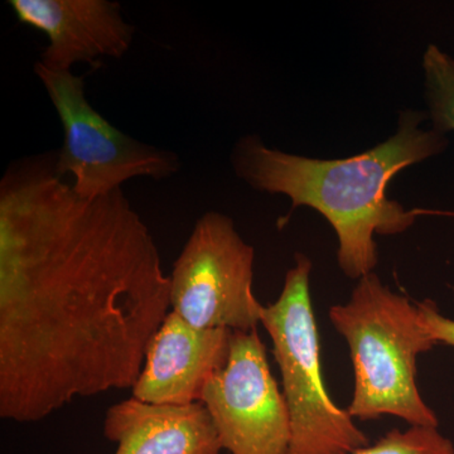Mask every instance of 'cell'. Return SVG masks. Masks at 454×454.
<instances>
[{"label":"cell","mask_w":454,"mask_h":454,"mask_svg":"<svg viewBox=\"0 0 454 454\" xmlns=\"http://www.w3.org/2000/svg\"><path fill=\"white\" fill-rule=\"evenodd\" d=\"M55 155L0 181V417L14 423L133 389L172 310L160 249L121 188L83 199Z\"/></svg>","instance_id":"6da1fadb"},{"label":"cell","mask_w":454,"mask_h":454,"mask_svg":"<svg viewBox=\"0 0 454 454\" xmlns=\"http://www.w3.org/2000/svg\"><path fill=\"white\" fill-rule=\"evenodd\" d=\"M427 119L428 113L405 110L391 138L345 160L286 153L259 136L241 137L232 149V168L254 190L289 197L293 210L309 206L319 212L336 232L340 270L360 280L378 265L373 236L402 234L417 217L387 199V184L400 170L447 148L446 136L423 129Z\"/></svg>","instance_id":"7a4b0ae2"},{"label":"cell","mask_w":454,"mask_h":454,"mask_svg":"<svg viewBox=\"0 0 454 454\" xmlns=\"http://www.w3.org/2000/svg\"><path fill=\"white\" fill-rule=\"evenodd\" d=\"M328 317L348 343L354 366L349 415L363 422L391 415L411 427L438 428L437 414L417 385L418 356L437 345L418 304L372 273L357 280L349 300L331 307Z\"/></svg>","instance_id":"3957f363"},{"label":"cell","mask_w":454,"mask_h":454,"mask_svg":"<svg viewBox=\"0 0 454 454\" xmlns=\"http://www.w3.org/2000/svg\"><path fill=\"white\" fill-rule=\"evenodd\" d=\"M310 273L309 256L295 254L294 267L286 271L282 293L262 312V325L273 343L291 419L286 454H352L369 446L370 441L325 387Z\"/></svg>","instance_id":"277c9868"},{"label":"cell","mask_w":454,"mask_h":454,"mask_svg":"<svg viewBox=\"0 0 454 454\" xmlns=\"http://www.w3.org/2000/svg\"><path fill=\"white\" fill-rule=\"evenodd\" d=\"M35 74L64 130V145L55 155L57 173L73 177L71 184L77 195L98 199L121 190L130 179L163 181L181 170L175 152L122 133L98 113L86 98L82 76L73 71H51L38 61Z\"/></svg>","instance_id":"5b68a950"},{"label":"cell","mask_w":454,"mask_h":454,"mask_svg":"<svg viewBox=\"0 0 454 454\" xmlns=\"http://www.w3.org/2000/svg\"><path fill=\"white\" fill-rule=\"evenodd\" d=\"M255 252L221 212L203 214L170 274V309L193 327L258 330L264 306L253 292Z\"/></svg>","instance_id":"8992f818"},{"label":"cell","mask_w":454,"mask_h":454,"mask_svg":"<svg viewBox=\"0 0 454 454\" xmlns=\"http://www.w3.org/2000/svg\"><path fill=\"white\" fill-rule=\"evenodd\" d=\"M202 403L230 454L288 452V408L258 330L232 331L226 365L208 382Z\"/></svg>","instance_id":"52a82bcc"},{"label":"cell","mask_w":454,"mask_h":454,"mask_svg":"<svg viewBox=\"0 0 454 454\" xmlns=\"http://www.w3.org/2000/svg\"><path fill=\"white\" fill-rule=\"evenodd\" d=\"M18 22L49 38L38 59L51 71H71L85 62L97 67L103 57L121 59L133 44L136 27L112 0H9Z\"/></svg>","instance_id":"ba28073f"},{"label":"cell","mask_w":454,"mask_h":454,"mask_svg":"<svg viewBox=\"0 0 454 454\" xmlns=\"http://www.w3.org/2000/svg\"><path fill=\"white\" fill-rule=\"evenodd\" d=\"M232 331L193 327L170 310L146 349L133 397L155 405L202 403L211 379L226 365Z\"/></svg>","instance_id":"9c48e42d"},{"label":"cell","mask_w":454,"mask_h":454,"mask_svg":"<svg viewBox=\"0 0 454 454\" xmlns=\"http://www.w3.org/2000/svg\"><path fill=\"white\" fill-rule=\"evenodd\" d=\"M104 435L115 454H220L219 433L203 403L155 405L136 397L106 411Z\"/></svg>","instance_id":"30bf717a"},{"label":"cell","mask_w":454,"mask_h":454,"mask_svg":"<svg viewBox=\"0 0 454 454\" xmlns=\"http://www.w3.org/2000/svg\"><path fill=\"white\" fill-rule=\"evenodd\" d=\"M423 70L432 129L446 136L454 130V59L429 44L423 55Z\"/></svg>","instance_id":"8fae6325"},{"label":"cell","mask_w":454,"mask_h":454,"mask_svg":"<svg viewBox=\"0 0 454 454\" xmlns=\"http://www.w3.org/2000/svg\"><path fill=\"white\" fill-rule=\"evenodd\" d=\"M352 454H454V444L438 428L409 426L390 430L372 446Z\"/></svg>","instance_id":"7c38bea8"},{"label":"cell","mask_w":454,"mask_h":454,"mask_svg":"<svg viewBox=\"0 0 454 454\" xmlns=\"http://www.w3.org/2000/svg\"><path fill=\"white\" fill-rule=\"evenodd\" d=\"M420 319L432 339L454 348V319L442 315L437 304L430 300L418 301Z\"/></svg>","instance_id":"4fadbf2b"}]
</instances>
